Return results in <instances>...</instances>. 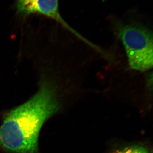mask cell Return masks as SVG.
<instances>
[{"instance_id": "cell-3", "label": "cell", "mask_w": 153, "mask_h": 153, "mask_svg": "<svg viewBox=\"0 0 153 153\" xmlns=\"http://www.w3.org/2000/svg\"><path fill=\"white\" fill-rule=\"evenodd\" d=\"M16 8L17 13L23 17L38 14L55 20L87 44L89 43L63 19L59 12L58 0H16Z\"/></svg>"}, {"instance_id": "cell-1", "label": "cell", "mask_w": 153, "mask_h": 153, "mask_svg": "<svg viewBox=\"0 0 153 153\" xmlns=\"http://www.w3.org/2000/svg\"><path fill=\"white\" fill-rule=\"evenodd\" d=\"M60 106L54 83L43 79L35 95L7 113L0 126L1 148L10 153H38L41 129Z\"/></svg>"}, {"instance_id": "cell-2", "label": "cell", "mask_w": 153, "mask_h": 153, "mask_svg": "<svg viewBox=\"0 0 153 153\" xmlns=\"http://www.w3.org/2000/svg\"><path fill=\"white\" fill-rule=\"evenodd\" d=\"M118 34L122 42L132 69L148 71L153 67V34L142 25L120 24Z\"/></svg>"}, {"instance_id": "cell-4", "label": "cell", "mask_w": 153, "mask_h": 153, "mask_svg": "<svg viewBox=\"0 0 153 153\" xmlns=\"http://www.w3.org/2000/svg\"><path fill=\"white\" fill-rule=\"evenodd\" d=\"M112 153H149L147 149L142 146H132L117 150Z\"/></svg>"}]
</instances>
